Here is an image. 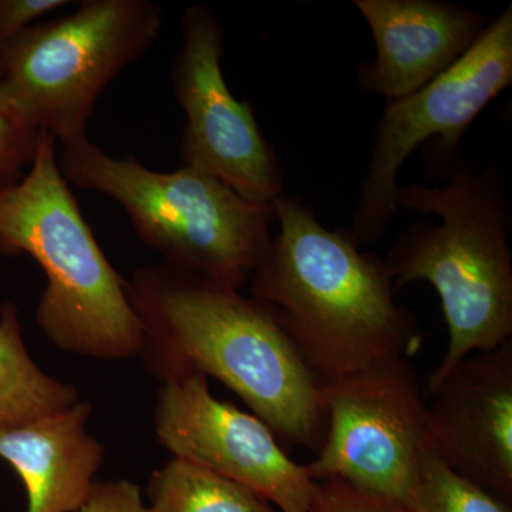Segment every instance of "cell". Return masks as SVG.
Wrapping results in <instances>:
<instances>
[{"label": "cell", "mask_w": 512, "mask_h": 512, "mask_svg": "<svg viewBox=\"0 0 512 512\" xmlns=\"http://www.w3.org/2000/svg\"><path fill=\"white\" fill-rule=\"evenodd\" d=\"M20 254L45 272L36 322L57 349L113 362L140 356L143 326L126 279L84 220L45 130L28 173L0 191V255Z\"/></svg>", "instance_id": "cell-4"}, {"label": "cell", "mask_w": 512, "mask_h": 512, "mask_svg": "<svg viewBox=\"0 0 512 512\" xmlns=\"http://www.w3.org/2000/svg\"><path fill=\"white\" fill-rule=\"evenodd\" d=\"M37 128L13 103L0 80V191L18 183L35 158Z\"/></svg>", "instance_id": "cell-17"}, {"label": "cell", "mask_w": 512, "mask_h": 512, "mask_svg": "<svg viewBox=\"0 0 512 512\" xmlns=\"http://www.w3.org/2000/svg\"><path fill=\"white\" fill-rule=\"evenodd\" d=\"M126 285L151 376L161 384L215 377L278 439L318 453L326 433L319 380L264 303L164 264L140 266Z\"/></svg>", "instance_id": "cell-1"}, {"label": "cell", "mask_w": 512, "mask_h": 512, "mask_svg": "<svg viewBox=\"0 0 512 512\" xmlns=\"http://www.w3.org/2000/svg\"><path fill=\"white\" fill-rule=\"evenodd\" d=\"M320 390L326 433L305 466L309 476L340 478L407 507L431 451L429 404L412 359L387 360Z\"/></svg>", "instance_id": "cell-8"}, {"label": "cell", "mask_w": 512, "mask_h": 512, "mask_svg": "<svg viewBox=\"0 0 512 512\" xmlns=\"http://www.w3.org/2000/svg\"><path fill=\"white\" fill-rule=\"evenodd\" d=\"M87 402L63 412L0 429V458L28 494L26 512H77L92 493L104 447L86 429Z\"/></svg>", "instance_id": "cell-13"}, {"label": "cell", "mask_w": 512, "mask_h": 512, "mask_svg": "<svg viewBox=\"0 0 512 512\" xmlns=\"http://www.w3.org/2000/svg\"><path fill=\"white\" fill-rule=\"evenodd\" d=\"M279 228L249 279L319 383L421 346L416 313L394 299L386 259L360 251L352 231L323 227L298 197L274 202Z\"/></svg>", "instance_id": "cell-2"}, {"label": "cell", "mask_w": 512, "mask_h": 512, "mask_svg": "<svg viewBox=\"0 0 512 512\" xmlns=\"http://www.w3.org/2000/svg\"><path fill=\"white\" fill-rule=\"evenodd\" d=\"M431 451L451 470L512 498V340L473 353L424 390Z\"/></svg>", "instance_id": "cell-11"}, {"label": "cell", "mask_w": 512, "mask_h": 512, "mask_svg": "<svg viewBox=\"0 0 512 512\" xmlns=\"http://www.w3.org/2000/svg\"><path fill=\"white\" fill-rule=\"evenodd\" d=\"M397 204L441 221L414 222L386 258L394 288L427 282L440 298L448 343L427 390L466 357L512 340L510 201L497 165L464 164L443 187L400 188Z\"/></svg>", "instance_id": "cell-3"}, {"label": "cell", "mask_w": 512, "mask_h": 512, "mask_svg": "<svg viewBox=\"0 0 512 512\" xmlns=\"http://www.w3.org/2000/svg\"><path fill=\"white\" fill-rule=\"evenodd\" d=\"M181 28L171 83L187 119L180 146L183 167L217 178L249 201L274 205L284 195V173L254 107L237 99L225 82L220 19L208 6L192 5L181 16Z\"/></svg>", "instance_id": "cell-9"}, {"label": "cell", "mask_w": 512, "mask_h": 512, "mask_svg": "<svg viewBox=\"0 0 512 512\" xmlns=\"http://www.w3.org/2000/svg\"><path fill=\"white\" fill-rule=\"evenodd\" d=\"M163 23L150 0H83L0 47V80L37 128L72 146L87 138L101 94L153 46Z\"/></svg>", "instance_id": "cell-6"}, {"label": "cell", "mask_w": 512, "mask_h": 512, "mask_svg": "<svg viewBox=\"0 0 512 512\" xmlns=\"http://www.w3.org/2000/svg\"><path fill=\"white\" fill-rule=\"evenodd\" d=\"M306 512H412L390 498L362 490L340 478L316 481L315 494Z\"/></svg>", "instance_id": "cell-18"}, {"label": "cell", "mask_w": 512, "mask_h": 512, "mask_svg": "<svg viewBox=\"0 0 512 512\" xmlns=\"http://www.w3.org/2000/svg\"><path fill=\"white\" fill-rule=\"evenodd\" d=\"M376 43L357 86L396 101L450 70L490 25L483 13L441 0H355Z\"/></svg>", "instance_id": "cell-12"}, {"label": "cell", "mask_w": 512, "mask_h": 512, "mask_svg": "<svg viewBox=\"0 0 512 512\" xmlns=\"http://www.w3.org/2000/svg\"><path fill=\"white\" fill-rule=\"evenodd\" d=\"M511 84L510 5L450 70L416 93L387 103L350 229L359 242L379 241L392 224L399 212L397 175L413 151L423 147L429 171L450 178L466 164L461 141L467 128Z\"/></svg>", "instance_id": "cell-7"}, {"label": "cell", "mask_w": 512, "mask_h": 512, "mask_svg": "<svg viewBox=\"0 0 512 512\" xmlns=\"http://www.w3.org/2000/svg\"><path fill=\"white\" fill-rule=\"evenodd\" d=\"M154 427L174 457L251 488L281 512L308 510L316 481L306 467L264 421L212 396L207 377L161 384Z\"/></svg>", "instance_id": "cell-10"}, {"label": "cell", "mask_w": 512, "mask_h": 512, "mask_svg": "<svg viewBox=\"0 0 512 512\" xmlns=\"http://www.w3.org/2000/svg\"><path fill=\"white\" fill-rule=\"evenodd\" d=\"M151 512H281L251 488L173 457L151 474Z\"/></svg>", "instance_id": "cell-15"}, {"label": "cell", "mask_w": 512, "mask_h": 512, "mask_svg": "<svg viewBox=\"0 0 512 512\" xmlns=\"http://www.w3.org/2000/svg\"><path fill=\"white\" fill-rule=\"evenodd\" d=\"M407 507L412 512H512L510 500L460 476L433 451L424 457Z\"/></svg>", "instance_id": "cell-16"}, {"label": "cell", "mask_w": 512, "mask_h": 512, "mask_svg": "<svg viewBox=\"0 0 512 512\" xmlns=\"http://www.w3.org/2000/svg\"><path fill=\"white\" fill-rule=\"evenodd\" d=\"M77 512H151L140 488L128 480H96L92 493Z\"/></svg>", "instance_id": "cell-19"}, {"label": "cell", "mask_w": 512, "mask_h": 512, "mask_svg": "<svg viewBox=\"0 0 512 512\" xmlns=\"http://www.w3.org/2000/svg\"><path fill=\"white\" fill-rule=\"evenodd\" d=\"M77 402L73 384L36 365L23 340L18 308L5 303L0 308V429L52 416Z\"/></svg>", "instance_id": "cell-14"}, {"label": "cell", "mask_w": 512, "mask_h": 512, "mask_svg": "<svg viewBox=\"0 0 512 512\" xmlns=\"http://www.w3.org/2000/svg\"><path fill=\"white\" fill-rule=\"evenodd\" d=\"M59 167L67 183L120 204L164 265L211 284L241 291L271 241L274 205L201 171L161 173L134 156L111 157L89 138L63 147Z\"/></svg>", "instance_id": "cell-5"}, {"label": "cell", "mask_w": 512, "mask_h": 512, "mask_svg": "<svg viewBox=\"0 0 512 512\" xmlns=\"http://www.w3.org/2000/svg\"><path fill=\"white\" fill-rule=\"evenodd\" d=\"M67 5V0H0V47L30 28L33 20Z\"/></svg>", "instance_id": "cell-20"}]
</instances>
